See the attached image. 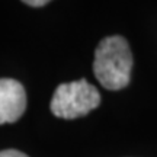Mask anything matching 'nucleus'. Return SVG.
<instances>
[{
  "label": "nucleus",
  "instance_id": "obj_5",
  "mask_svg": "<svg viewBox=\"0 0 157 157\" xmlns=\"http://www.w3.org/2000/svg\"><path fill=\"white\" fill-rule=\"evenodd\" d=\"M25 5H29V6H35V7H41V6H45L48 5L47 0H26Z\"/></svg>",
  "mask_w": 157,
  "mask_h": 157
},
{
  "label": "nucleus",
  "instance_id": "obj_3",
  "mask_svg": "<svg viewBox=\"0 0 157 157\" xmlns=\"http://www.w3.org/2000/svg\"><path fill=\"white\" fill-rule=\"evenodd\" d=\"M26 108V93L15 78H0V125L16 122Z\"/></svg>",
  "mask_w": 157,
  "mask_h": 157
},
{
  "label": "nucleus",
  "instance_id": "obj_1",
  "mask_svg": "<svg viewBox=\"0 0 157 157\" xmlns=\"http://www.w3.org/2000/svg\"><path fill=\"white\" fill-rule=\"evenodd\" d=\"M132 56L128 42L122 36H108L95 51L93 71L98 82L108 90H119L129 83Z\"/></svg>",
  "mask_w": 157,
  "mask_h": 157
},
{
  "label": "nucleus",
  "instance_id": "obj_2",
  "mask_svg": "<svg viewBox=\"0 0 157 157\" xmlns=\"http://www.w3.org/2000/svg\"><path fill=\"white\" fill-rule=\"evenodd\" d=\"M101 95L93 84L80 78L57 86L51 99V112L57 118L74 119L87 115L99 106Z\"/></svg>",
  "mask_w": 157,
  "mask_h": 157
},
{
  "label": "nucleus",
  "instance_id": "obj_4",
  "mask_svg": "<svg viewBox=\"0 0 157 157\" xmlns=\"http://www.w3.org/2000/svg\"><path fill=\"white\" fill-rule=\"evenodd\" d=\"M0 157H28L19 150H3L0 151Z\"/></svg>",
  "mask_w": 157,
  "mask_h": 157
}]
</instances>
